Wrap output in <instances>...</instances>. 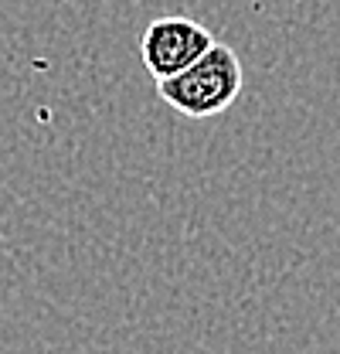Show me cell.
I'll return each mask as SVG.
<instances>
[{"label": "cell", "instance_id": "cell-1", "mask_svg": "<svg viewBox=\"0 0 340 354\" xmlns=\"http://www.w3.org/2000/svg\"><path fill=\"white\" fill-rule=\"evenodd\" d=\"M242 82H245V72H242L238 55L228 44L214 41L194 65H187L173 79L157 82V95L180 116L208 120L225 113L242 95Z\"/></svg>", "mask_w": 340, "mask_h": 354}, {"label": "cell", "instance_id": "cell-2", "mask_svg": "<svg viewBox=\"0 0 340 354\" xmlns=\"http://www.w3.org/2000/svg\"><path fill=\"white\" fill-rule=\"evenodd\" d=\"M211 44L214 38L205 24L180 14H167L147 24L143 41H140V58H143L147 75L153 82H164L184 72L187 65H194Z\"/></svg>", "mask_w": 340, "mask_h": 354}]
</instances>
